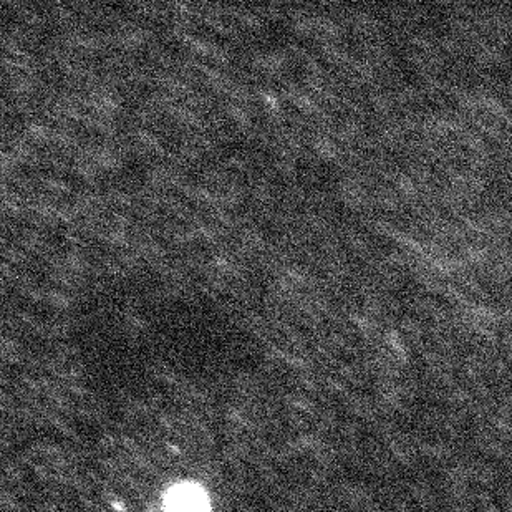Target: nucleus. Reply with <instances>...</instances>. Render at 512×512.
Listing matches in <instances>:
<instances>
[{"label":"nucleus","instance_id":"nucleus-6","mask_svg":"<svg viewBox=\"0 0 512 512\" xmlns=\"http://www.w3.org/2000/svg\"><path fill=\"white\" fill-rule=\"evenodd\" d=\"M322 25H324V29L330 32V34H337V32H339V27H337L332 20H322Z\"/></svg>","mask_w":512,"mask_h":512},{"label":"nucleus","instance_id":"nucleus-5","mask_svg":"<svg viewBox=\"0 0 512 512\" xmlns=\"http://www.w3.org/2000/svg\"><path fill=\"white\" fill-rule=\"evenodd\" d=\"M398 184H400V188L403 191H408V193H415V186L411 183V179L408 178H400L398 179Z\"/></svg>","mask_w":512,"mask_h":512},{"label":"nucleus","instance_id":"nucleus-3","mask_svg":"<svg viewBox=\"0 0 512 512\" xmlns=\"http://www.w3.org/2000/svg\"><path fill=\"white\" fill-rule=\"evenodd\" d=\"M262 98H264V102H266L267 107L272 108V110H277V108H279V100H277L274 93L264 92L262 93Z\"/></svg>","mask_w":512,"mask_h":512},{"label":"nucleus","instance_id":"nucleus-1","mask_svg":"<svg viewBox=\"0 0 512 512\" xmlns=\"http://www.w3.org/2000/svg\"><path fill=\"white\" fill-rule=\"evenodd\" d=\"M170 512H209L208 496L196 486H179L168 496Z\"/></svg>","mask_w":512,"mask_h":512},{"label":"nucleus","instance_id":"nucleus-2","mask_svg":"<svg viewBox=\"0 0 512 512\" xmlns=\"http://www.w3.org/2000/svg\"><path fill=\"white\" fill-rule=\"evenodd\" d=\"M315 148H317V151H319L320 155H324L325 158H335V156L339 155L337 146H335L332 141L325 140V138H319L317 143H315Z\"/></svg>","mask_w":512,"mask_h":512},{"label":"nucleus","instance_id":"nucleus-4","mask_svg":"<svg viewBox=\"0 0 512 512\" xmlns=\"http://www.w3.org/2000/svg\"><path fill=\"white\" fill-rule=\"evenodd\" d=\"M231 113L236 116L237 120L241 121V123H247V121H249L247 113L239 107H231Z\"/></svg>","mask_w":512,"mask_h":512}]
</instances>
